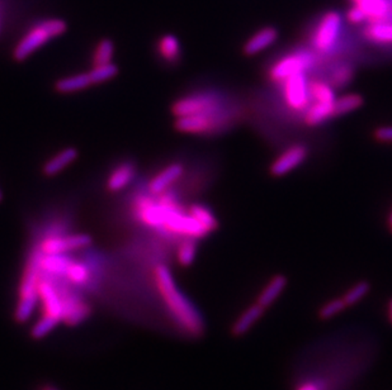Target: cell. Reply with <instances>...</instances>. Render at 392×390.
I'll return each instance as SVG.
<instances>
[{
	"instance_id": "1",
	"label": "cell",
	"mask_w": 392,
	"mask_h": 390,
	"mask_svg": "<svg viewBox=\"0 0 392 390\" xmlns=\"http://www.w3.org/2000/svg\"><path fill=\"white\" fill-rule=\"evenodd\" d=\"M154 280L166 309L172 314L175 323L187 335L202 337L206 331V322L200 309L193 305L174 279L173 272L166 265H158L154 269Z\"/></svg>"
},
{
	"instance_id": "2",
	"label": "cell",
	"mask_w": 392,
	"mask_h": 390,
	"mask_svg": "<svg viewBox=\"0 0 392 390\" xmlns=\"http://www.w3.org/2000/svg\"><path fill=\"white\" fill-rule=\"evenodd\" d=\"M41 256L42 252L39 246L34 247L27 256L18 288V303L14 309L13 317L17 323H27L29 318L34 316L40 302L39 285L43 277V272L41 269Z\"/></svg>"
},
{
	"instance_id": "3",
	"label": "cell",
	"mask_w": 392,
	"mask_h": 390,
	"mask_svg": "<svg viewBox=\"0 0 392 390\" xmlns=\"http://www.w3.org/2000/svg\"><path fill=\"white\" fill-rule=\"evenodd\" d=\"M67 22L60 18H50L36 23L15 45L13 48V59L17 62L26 61L41 47L45 46L50 41L65 34Z\"/></svg>"
},
{
	"instance_id": "4",
	"label": "cell",
	"mask_w": 392,
	"mask_h": 390,
	"mask_svg": "<svg viewBox=\"0 0 392 390\" xmlns=\"http://www.w3.org/2000/svg\"><path fill=\"white\" fill-rule=\"evenodd\" d=\"M233 122V113L227 108L217 112L193 114L174 119V128L187 134H208L225 130Z\"/></svg>"
},
{
	"instance_id": "5",
	"label": "cell",
	"mask_w": 392,
	"mask_h": 390,
	"mask_svg": "<svg viewBox=\"0 0 392 390\" xmlns=\"http://www.w3.org/2000/svg\"><path fill=\"white\" fill-rule=\"evenodd\" d=\"M48 277V275H47ZM53 278L58 291L62 299V319L61 322L67 324V327H76L86 322L92 314V307L88 305L78 291L70 285H60L59 278Z\"/></svg>"
},
{
	"instance_id": "6",
	"label": "cell",
	"mask_w": 392,
	"mask_h": 390,
	"mask_svg": "<svg viewBox=\"0 0 392 390\" xmlns=\"http://www.w3.org/2000/svg\"><path fill=\"white\" fill-rule=\"evenodd\" d=\"M225 108V100L221 94L194 93L175 100L172 106V113L174 118H178L193 114L217 112Z\"/></svg>"
},
{
	"instance_id": "7",
	"label": "cell",
	"mask_w": 392,
	"mask_h": 390,
	"mask_svg": "<svg viewBox=\"0 0 392 390\" xmlns=\"http://www.w3.org/2000/svg\"><path fill=\"white\" fill-rule=\"evenodd\" d=\"M93 238L88 233H50L42 238L39 249L43 255L69 253L92 245Z\"/></svg>"
},
{
	"instance_id": "8",
	"label": "cell",
	"mask_w": 392,
	"mask_h": 390,
	"mask_svg": "<svg viewBox=\"0 0 392 390\" xmlns=\"http://www.w3.org/2000/svg\"><path fill=\"white\" fill-rule=\"evenodd\" d=\"M163 231L168 232L173 236L196 238V239H202L210 235L197 219L191 216L188 211L183 209V207L173 208L169 212Z\"/></svg>"
},
{
	"instance_id": "9",
	"label": "cell",
	"mask_w": 392,
	"mask_h": 390,
	"mask_svg": "<svg viewBox=\"0 0 392 390\" xmlns=\"http://www.w3.org/2000/svg\"><path fill=\"white\" fill-rule=\"evenodd\" d=\"M313 65V53L301 51L290 53L276 61L268 70V78L273 83L282 84L285 80L299 73H306Z\"/></svg>"
},
{
	"instance_id": "10",
	"label": "cell",
	"mask_w": 392,
	"mask_h": 390,
	"mask_svg": "<svg viewBox=\"0 0 392 390\" xmlns=\"http://www.w3.org/2000/svg\"><path fill=\"white\" fill-rule=\"evenodd\" d=\"M283 85V99L287 106L295 112H305L310 106L309 80L305 73L296 74L282 83Z\"/></svg>"
},
{
	"instance_id": "11",
	"label": "cell",
	"mask_w": 392,
	"mask_h": 390,
	"mask_svg": "<svg viewBox=\"0 0 392 390\" xmlns=\"http://www.w3.org/2000/svg\"><path fill=\"white\" fill-rule=\"evenodd\" d=\"M342 31V17L337 12L324 15L313 37V45L319 53H327L337 43Z\"/></svg>"
},
{
	"instance_id": "12",
	"label": "cell",
	"mask_w": 392,
	"mask_h": 390,
	"mask_svg": "<svg viewBox=\"0 0 392 390\" xmlns=\"http://www.w3.org/2000/svg\"><path fill=\"white\" fill-rule=\"evenodd\" d=\"M309 156V148L305 145H296L287 147L271 165V174L273 176H285L288 172L297 169Z\"/></svg>"
},
{
	"instance_id": "13",
	"label": "cell",
	"mask_w": 392,
	"mask_h": 390,
	"mask_svg": "<svg viewBox=\"0 0 392 390\" xmlns=\"http://www.w3.org/2000/svg\"><path fill=\"white\" fill-rule=\"evenodd\" d=\"M39 295L42 303V314L62 319V299L53 278L43 274L39 285ZM62 323V322H61Z\"/></svg>"
},
{
	"instance_id": "14",
	"label": "cell",
	"mask_w": 392,
	"mask_h": 390,
	"mask_svg": "<svg viewBox=\"0 0 392 390\" xmlns=\"http://www.w3.org/2000/svg\"><path fill=\"white\" fill-rule=\"evenodd\" d=\"M183 174H184L183 164H180V162L168 164L160 172H156L149 181V186H147L149 193L158 197L160 194L168 192L169 188L173 186L174 183H177Z\"/></svg>"
},
{
	"instance_id": "15",
	"label": "cell",
	"mask_w": 392,
	"mask_h": 390,
	"mask_svg": "<svg viewBox=\"0 0 392 390\" xmlns=\"http://www.w3.org/2000/svg\"><path fill=\"white\" fill-rule=\"evenodd\" d=\"M136 165L131 161H123L109 172L107 176L106 188L108 192L119 193L133 183V179L136 176Z\"/></svg>"
},
{
	"instance_id": "16",
	"label": "cell",
	"mask_w": 392,
	"mask_h": 390,
	"mask_svg": "<svg viewBox=\"0 0 392 390\" xmlns=\"http://www.w3.org/2000/svg\"><path fill=\"white\" fill-rule=\"evenodd\" d=\"M266 311V308H263L257 302L254 305H249L231 324V327H230L231 336L236 338L245 336L246 333L250 331L254 326L263 318Z\"/></svg>"
},
{
	"instance_id": "17",
	"label": "cell",
	"mask_w": 392,
	"mask_h": 390,
	"mask_svg": "<svg viewBox=\"0 0 392 390\" xmlns=\"http://www.w3.org/2000/svg\"><path fill=\"white\" fill-rule=\"evenodd\" d=\"M79 158V151L75 147H65L61 151L47 160L42 166V174L47 178H53L64 172Z\"/></svg>"
},
{
	"instance_id": "18",
	"label": "cell",
	"mask_w": 392,
	"mask_h": 390,
	"mask_svg": "<svg viewBox=\"0 0 392 390\" xmlns=\"http://www.w3.org/2000/svg\"><path fill=\"white\" fill-rule=\"evenodd\" d=\"M278 40V31L273 27L262 28L257 34H253L249 40L246 41L243 47V51L246 56H254L272 46Z\"/></svg>"
},
{
	"instance_id": "19",
	"label": "cell",
	"mask_w": 392,
	"mask_h": 390,
	"mask_svg": "<svg viewBox=\"0 0 392 390\" xmlns=\"http://www.w3.org/2000/svg\"><path fill=\"white\" fill-rule=\"evenodd\" d=\"M287 284H288V279L285 274L273 275L266 286L263 288V291H260L255 302L263 308L268 309L281 297V294L286 289Z\"/></svg>"
},
{
	"instance_id": "20",
	"label": "cell",
	"mask_w": 392,
	"mask_h": 390,
	"mask_svg": "<svg viewBox=\"0 0 392 390\" xmlns=\"http://www.w3.org/2000/svg\"><path fill=\"white\" fill-rule=\"evenodd\" d=\"M90 86H93V81H92L89 71H86V73L74 74V75H69L65 78L56 80L53 88L58 93L73 94L86 90Z\"/></svg>"
},
{
	"instance_id": "21",
	"label": "cell",
	"mask_w": 392,
	"mask_h": 390,
	"mask_svg": "<svg viewBox=\"0 0 392 390\" xmlns=\"http://www.w3.org/2000/svg\"><path fill=\"white\" fill-rule=\"evenodd\" d=\"M73 258L69 253H55V255H43L41 256V269L45 275L53 278H64L65 272Z\"/></svg>"
},
{
	"instance_id": "22",
	"label": "cell",
	"mask_w": 392,
	"mask_h": 390,
	"mask_svg": "<svg viewBox=\"0 0 392 390\" xmlns=\"http://www.w3.org/2000/svg\"><path fill=\"white\" fill-rule=\"evenodd\" d=\"M334 117V103L311 102L305 111V123L307 126H319L327 119Z\"/></svg>"
},
{
	"instance_id": "23",
	"label": "cell",
	"mask_w": 392,
	"mask_h": 390,
	"mask_svg": "<svg viewBox=\"0 0 392 390\" xmlns=\"http://www.w3.org/2000/svg\"><path fill=\"white\" fill-rule=\"evenodd\" d=\"M156 48H158L160 57L169 64L178 62L182 57L180 41L174 34H164L158 41Z\"/></svg>"
},
{
	"instance_id": "24",
	"label": "cell",
	"mask_w": 392,
	"mask_h": 390,
	"mask_svg": "<svg viewBox=\"0 0 392 390\" xmlns=\"http://www.w3.org/2000/svg\"><path fill=\"white\" fill-rule=\"evenodd\" d=\"M365 37L377 45H392V22H372L365 29Z\"/></svg>"
},
{
	"instance_id": "25",
	"label": "cell",
	"mask_w": 392,
	"mask_h": 390,
	"mask_svg": "<svg viewBox=\"0 0 392 390\" xmlns=\"http://www.w3.org/2000/svg\"><path fill=\"white\" fill-rule=\"evenodd\" d=\"M354 3L363 9L367 20L371 23L385 20L390 12V4L387 0H354Z\"/></svg>"
},
{
	"instance_id": "26",
	"label": "cell",
	"mask_w": 392,
	"mask_h": 390,
	"mask_svg": "<svg viewBox=\"0 0 392 390\" xmlns=\"http://www.w3.org/2000/svg\"><path fill=\"white\" fill-rule=\"evenodd\" d=\"M197 252H198V239L183 237V239L180 242V245L177 247V252H175L177 263L183 267L191 266L196 261Z\"/></svg>"
},
{
	"instance_id": "27",
	"label": "cell",
	"mask_w": 392,
	"mask_h": 390,
	"mask_svg": "<svg viewBox=\"0 0 392 390\" xmlns=\"http://www.w3.org/2000/svg\"><path fill=\"white\" fill-rule=\"evenodd\" d=\"M188 213L200 222L201 225L206 228L208 233H212L219 228V219L213 214L212 211L201 203H193L188 207Z\"/></svg>"
},
{
	"instance_id": "28",
	"label": "cell",
	"mask_w": 392,
	"mask_h": 390,
	"mask_svg": "<svg viewBox=\"0 0 392 390\" xmlns=\"http://www.w3.org/2000/svg\"><path fill=\"white\" fill-rule=\"evenodd\" d=\"M64 279H67V283L73 284L74 286H84L89 283L90 269L86 263L73 258V261L67 267Z\"/></svg>"
},
{
	"instance_id": "29",
	"label": "cell",
	"mask_w": 392,
	"mask_h": 390,
	"mask_svg": "<svg viewBox=\"0 0 392 390\" xmlns=\"http://www.w3.org/2000/svg\"><path fill=\"white\" fill-rule=\"evenodd\" d=\"M309 93H310L311 102L334 103L337 99L334 88L329 83H325L323 80L309 81Z\"/></svg>"
},
{
	"instance_id": "30",
	"label": "cell",
	"mask_w": 392,
	"mask_h": 390,
	"mask_svg": "<svg viewBox=\"0 0 392 390\" xmlns=\"http://www.w3.org/2000/svg\"><path fill=\"white\" fill-rule=\"evenodd\" d=\"M353 76H354V69L352 65L342 62L339 65L332 67V71L329 74V84L334 89H343L352 81Z\"/></svg>"
},
{
	"instance_id": "31",
	"label": "cell",
	"mask_w": 392,
	"mask_h": 390,
	"mask_svg": "<svg viewBox=\"0 0 392 390\" xmlns=\"http://www.w3.org/2000/svg\"><path fill=\"white\" fill-rule=\"evenodd\" d=\"M363 106V98L359 94H346L334 102V117L354 112Z\"/></svg>"
},
{
	"instance_id": "32",
	"label": "cell",
	"mask_w": 392,
	"mask_h": 390,
	"mask_svg": "<svg viewBox=\"0 0 392 390\" xmlns=\"http://www.w3.org/2000/svg\"><path fill=\"white\" fill-rule=\"evenodd\" d=\"M372 289V285L368 280H359L356 284L351 286L348 291L342 295L344 299L346 307H354L358 305L362 299L370 294V291Z\"/></svg>"
},
{
	"instance_id": "33",
	"label": "cell",
	"mask_w": 392,
	"mask_h": 390,
	"mask_svg": "<svg viewBox=\"0 0 392 390\" xmlns=\"http://www.w3.org/2000/svg\"><path fill=\"white\" fill-rule=\"evenodd\" d=\"M114 41L109 39H103L98 42V45L94 48L93 57L92 62L93 67L100 65H107L114 62Z\"/></svg>"
},
{
	"instance_id": "34",
	"label": "cell",
	"mask_w": 392,
	"mask_h": 390,
	"mask_svg": "<svg viewBox=\"0 0 392 390\" xmlns=\"http://www.w3.org/2000/svg\"><path fill=\"white\" fill-rule=\"evenodd\" d=\"M346 308L348 307L343 298H334V299L325 302L324 305H320L319 309L316 312V316L320 321L325 322V321H330L332 318L339 316L340 313L346 311Z\"/></svg>"
},
{
	"instance_id": "35",
	"label": "cell",
	"mask_w": 392,
	"mask_h": 390,
	"mask_svg": "<svg viewBox=\"0 0 392 390\" xmlns=\"http://www.w3.org/2000/svg\"><path fill=\"white\" fill-rule=\"evenodd\" d=\"M60 323L61 321L59 318L50 317V316L42 314V317L29 330V336L36 341L42 340V338L46 337L48 333H51Z\"/></svg>"
},
{
	"instance_id": "36",
	"label": "cell",
	"mask_w": 392,
	"mask_h": 390,
	"mask_svg": "<svg viewBox=\"0 0 392 390\" xmlns=\"http://www.w3.org/2000/svg\"><path fill=\"white\" fill-rule=\"evenodd\" d=\"M119 73H120V69L114 62L107 64V65L93 67L89 70L90 78H92V81H93V85H100V84H103L106 81H109V80L116 78Z\"/></svg>"
},
{
	"instance_id": "37",
	"label": "cell",
	"mask_w": 392,
	"mask_h": 390,
	"mask_svg": "<svg viewBox=\"0 0 392 390\" xmlns=\"http://www.w3.org/2000/svg\"><path fill=\"white\" fill-rule=\"evenodd\" d=\"M373 136L379 142L390 144L392 142V126H382L376 128Z\"/></svg>"
},
{
	"instance_id": "38",
	"label": "cell",
	"mask_w": 392,
	"mask_h": 390,
	"mask_svg": "<svg viewBox=\"0 0 392 390\" xmlns=\"http://www.w3.org/2000/svg\"><path fill=\"white\" fill-rule=\"evenodd\" d=\"M346 18H348V20H349L351 23H356V25H358V23H362V22L367 20L366 13H365L363 9L358 7V6H354V7L348 12Z\"/></svg>"
},
{
	"instance_id": "39",
	"label": "cell",
	"mask_w": 392,
	"mask_h": 390,
	"mask_svg": "<svg viewBox=\"0 0 392 390\" xmlns=\"http://www.w3.org/2000/svg\"><path fill=\"white\" fill-rule=\"evenodd\" d=\"M387 319H388V323L391 324L392 327V297L387 302Z\"/></svg>"
},
{
	"instance_id": "40",
	"label": "cell",
	"mask_w": 392,
	"mask_h": 390,
	"mask_svg": "<svg viewBox=\"0 0 392 390\" xmlns=\"http://www.w3.org/2000/svg\"><path fill=\"white\" fill-rule=\"evenodd\" d=\"M388 228H390V231L392 233V209L391 212H390V216H388Z\"/></svg>"
},
{
	"instance_id": "41",
	"label": "cell",
	"mask_w": 392,
	"mask_h": 390,
	"mask_svg": "<svg viewBox=\"0 0 392 390\" xmlns=\"http://www.w3.org/2000/svg\"><path fill=\"white\" fill-rule=\"evenodd\" d=\"M42 390H58V389H55V388H53V386H46V388H43V389Z\"/></svg>"
},
{
	"instance_id": "42",
	"label": "cell",
	"mask_w": 392,
	"mask_h": 390,
	"mask_svg": "<svg viewBox=\"0 0 392 390\" xmlns=\"http://www.w3.org/2000/svg\"><path fill=\"white\" fill-rule=\"evenodd\" d=\"M1 199H3V193L0 190V202H1Z\"/></svg>"
}]
</instances>
